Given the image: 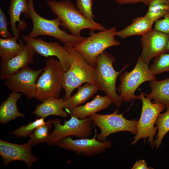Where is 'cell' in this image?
Segmentation results:
<instances>
[{
    "label": "cell",
    "mask_w": 169,
    "mask_h": 169,
    "mask_svg": "<svg viewBox=\"0 0 169 169\" xmlns=\"http://www.w3.org/2000/svg\"><path fill=\"white\" fill-rule=\"evenodd\" d=\"M96 136L91 139L85 138L75 140L69 136L60 140L56 145L64 149L72 151L77 155L87 157H91L100 154L112 146L111 141H100L96 139Z\"/></svg>",
    "instance_id": "12"
},
{
    "label": "cell",
    "mask_w": 169,
    "mask_h": 169,
    "mask_svg": "<svg viewBox=\"0 0 169 169\" xmlns=\"http://www.w3.org/2000/svg\"><path fill=\"white\" fill-rule=\"evenodd\" d=\"M18 38L14 36L0 38V57L1 59H9L18 54L23 49L22 42L18 43Z\"/></svg>",
    "instance_id": "24"
},
{
    "label": "cell",
    "mask_w": 169,
    "mask_h": 169,
    "mask_svg": "<svg viewBox=\"0 0 169 169\" xmlns=\"http://www.w3.org/2000/svg\"><path fill=\"white\" fill-rule=\"evenodd\" d=\"M151 92L145 96L153 100L154 103L169 107V78L160 81L156 80L150 81Z\"/></svg>",
    "instance_id": "22"
},
{
    "label": "cell",
    "mask_w": 169,
    "mask_h": 169,
    "mask_svg": "<svg viewBox=\"0 0 169 169\" xmlns=\"http://www.w3.org/2000/svg\"><path fill=\"white\" fill-rule=\"evenodd\" d=\"M167 0V1H168V2H169V0Z\"/></svg>",
    "instance_id": "37"
},
{
    "label": "cell",
    "mask_w": 169,
    "mask_h": 169,
    "mask_svg": "<svg viewBox=\"0 0 169 169\" xmlns=\"http://www.w3.org/2000/svg\"><path fill=\"white\" fill-rule=\"evenodd\" d=\"M22 40L30 46L35 52L44 57L55 56L60 62L65 71L70 68L71 57L65 47L56 42H47L40 38H35L23 35Z\"/></svg>",
    "instance_id": "13"
},
{
    "label": "cell",
    "mask_w": 169,
    "mask_h": 169,
    "mask_svg": "<svg viewBox=\"0 0 169 169\" xmlns=\"http://www.w3.org/2000/svg\"><path fill=\"white\" fill-rule=\"evenodd\" d=\"M52 126L49 120L46 124L38 127L30 134L29 140L33 145L45 142Z\"/></svg>",
    "instance_id": "27"
},
{
    "label": "cell",
    "mask_w": 169,
    "mask_h": 169,
    "mask_svg": "<svg viewBox=\"0 0 169 169\" xmlns=\"http://www.w3.org/2000/svg\"><path fill=\"white\" fill-rule=\"evenodd\" d=\"M169 12V2L167 0H152L145 15L155 23Z\"/></svg>",
    "instance_id": "25"
},
{
    "label": "cell",
    "mask_w": 169,
    "mask_h": 169,
    "mask_svg": "<svg viewBox=\"0 0 169 169\" xmlns=\"http://www.w3.org/2000/svg\"><path fill=\"white\" fill-rule=\"evenodd\" d=\"M45 118L41 117L37 119L34 121L30 122L27 125H23L11 133L12 134L19 137H26L29 135L38 127L45 124Z\"/></svg>",
    "instance_id": "29"
},
{
    "label": "cell",
    "mask_w": 169,
    "mask_h": 169,
    "mask_svg": "<svg viewBox=\"0 0 169 169\" xmlns=\"http://www.w3.org/2000/svg\"><path fill=\"white\" fill-rule=\"evenodd\" d=\"M30 10V18L33 23V28L29 36L35 38L40 35H47L59 40L68 46L74 47L80 43L86 38L74 36L61 29L59 26L61 23L57 17L53 19L43 18L35 11L33 0H28Z\"/></svg>",
    "instance_id": "5"
},
{
    "label": "cell",
    "mask_w": 169,
    "mask_h": 169,
    "mask_svg": "<svg viewBox=\"0 0 169 169\" xmlns=\"http://www.w3.org/2000/svg\"><path fill=\"white\" fill-rule=\"evenodd\" d=\"M163 18L155 23L154 29L169 34V12Z\"/></svg>",
    "instance_id": "32"
},
{
    "label": "cell",
    "mask_w": 169,
    "mask_h": 169,
    "mask_svg": "<svg viewBox=\"0 0 169 169\" xmlns=\"http://www.w3.org/2000/svg\"><path fill=\"white\" fill-rule=\"evenodd\" d=\"M120 84L117 89L119 96L123 101L128 102L133 100L140 99V95L135 92L144 82L156 79L155 75L150 71L140 56L134 68L131 71H125L120 76Z\"/></svg>",
    "instance_id": "8"
},
{
    "label": "cell",
    "mask_w": 169,
    "mask_h": 169,
    "mask_svg": "<svg viewBox=\"0 0 169 169\" xmlns=\"http://www.w3.org/2000/svg\"><path fill=\"white\" fill-rule=\"evenodd\" d=\"M115 60L114 56L105 51L98 57L95 67L96 84L99 90L105 92L112 100L113 103L120 107L123 101L116 92V81L128 64L125 65L120 71H116L113 67Z\"/></svg>",
    "instance_id": "3"
},
{
    "label": "cell",
    "mask_w": 169,
    "mask_h": 169,
    "mask_svg": "<svg viewBox=\"0 0 169 169\" xmlns=\"http://www.w3.org/2000/svg\"><path fill=\"white\" fill-rule=\"evenodd\" d=\"M145 94L141 91L140 95L142 101V107L140 117L137 123V133L134 137L132 145H135L141 139H144L145 142L147 138L152 148L154 147L155 140L157 128L155 126L159 115L166 107L158 103H153L151 100L146 97Z\"/></svg>",
    "instance_id": "7"
},
{
    "label": "cell",
    "mask_w": 169,
    "mask_h": 169,
    "mask_svg": "<svg viewBox=\"0 0 169 169\" xmlns=\"http://www.w3.org/2000/svg\"><path fill=\"white\" fill-rule=\"evenodd\" d=\"M35 52L29 45H24L22 50L16 55L8 60L0 61V78L5 80L21 69L32 64Z\"/></svg>",
    "instance_id": "16"
},
{
    "label": "cell",
    "mask_w": 169,
    "mask_h": 169,
    "mask_svg": "<svg viewBox=\"0 0 169 169\" xmlns=\"http://www.w3.org/2000/svg\"><path fill=\"white\" fill-rule=\"evenodd\" d=\"M132 169H153L152 167H148L147 163L145 160H139L136 161L133 165Z\"/></svg>",
    "instance_id": "33"
},
{
    "label": "cell",
    "mask_w": 169,
    "mask_h": 169,
    "mask_svg": "<svg viewBox=\"0 0 169 169\" xmlns=\"http://www.w3.org/2000/svg\"><path fill=\"white\" fill-rule=\"evenodd\" d=\"M116 28L115 26L100 31H92L90 36L73 47L91 65L95 67L98 57L109 47L120 45L115 38Z\"/></svg>",
    "instance_id": "6"
},
{
    "label": "cell",
    "mask_w": 169,
    "mask_h": 169,
    "mask_svg": "<svg viewBox=\"0 0 169 169\" xmlns=\"http://www.w3.org/2000/svg\"><path fill=\"white\" fill-rule=\"evenodd\" d=\"M44 69L34 70L27 66L6 79L3 84L12 92L21 93L31 99L35 97L37 79Z\"/></svg>",
    "instance_id": "11"
},
{
    "label": "cell",
    "mask_w": 169,
    "mask_h": 169,
    "mask_svg": "<svg viewBox=\"0 0 169 169\" xmlns=\"http://www.w3.org/2000/svg\"><path fill=\"white\" fill-rule=\"evenodd\" d=\"M152 0H141V2L143 3L145 5H149Z\"/></svg>",
    "instance_id": "35"
},
{
    "label": "cell",
    "mask_w": 169,
    "mask_h": 169,
    "mask_svg": "<svg viewBox=\"0 0 169 169\" xmlns=\"http://www.w3.org/2000/svg\"><path fill=\"white\" fill-rule=\"evenodd\" d=\"M8 12L13 36L18 38L19 42H21L20 38V29H24L26 27V23H25L24 21L20 20V17L22 13L25 18H30L28 0H10Z\"/></svg>",
    "instance_id": "17"
},
{
    "label": "cell",
    "mask_w": 169,
    "mask_h": 169,
    "mask_svg": "<svg viewBox=\"0 0 169 169\" xmlns=\"http://www.w3.org/2000/svg\"><path fill=\"white\" fill-rule=\"evenodd\" d=\"M71 58V65L64 73L63 88L65 100L71 96L73 91L84 83L96 84L95 67L90 64L73 47L64 44Z\"/></svg>",
    "instance_id": "2"
},
{
    "label": "cell",
    "mask_w": 169,
    "mask_h": 169,
    "mask_svg": "<svg viewBox=\"0 0 169 169\" xmlns=\"http://www.w3.org/2000/svg\"><path fill=\"white\" fill-rule=\"evenodd\" d=\"M33 145L29 140L24 144L20 145L0 140V155L4 166H6L14 161L24 162L28 168L38 161L32 152Z\"/></svg>",
    "instance_id": "15"
},
{
    "label": "cell",
    "mask_w": 169,
    "mask_h": 169,
    "mask_svg": "<svg viewBox=\"0 0 169 169\" xmlns=\"http://www.w3.org/2000/svg\"><path fill=\"white\" fill-rule=\"evenodd\" d=\"M47 3L54 14L60 19L62 27L74 36H81V31L84 29L99 31L105 29L100 23L85 17L69 0H48Z\"/></svg>",
    "instance_id": "1"
},
{
    "label": "cell",
    "mask_w": 169,
    "mask_h": 169,
    "mask_svg": "<svg viewBox=\"0 0 169 169\" xmlns=\"http://www.w3.org/2000/svg\"><path fill=\"white\" fill-rule=\"evenodd\" d=\"M99 90L96 84L87 83L79 87L77 92L66 100V108L69 111L85 103L93 97Z\"/></svg>",
    "instance_id": "23"
},
{
    "label": "cell",
    "mask_w": 169,
    "mask_h": 169,
    "mask_svg": "<svg viewBox=\"0 0 169 169\" xmlns=\"http://www.w3.org/2000/svg\"><path fill=\"white\" fill-rule=\"evenodd\" d=\"M149 69L154 75L169 72V52L164 53L154 58Z\"/></svg>",
    "instance_id": "28"
},
{
    "label": "cell",
    "mask_w": 169,
    "mask_h": 169,
    "mask_svg": "<svg viewBox=\"0 0 169 169\" xmlns=\"http://www.w3.org/2000/svg\"><path fill=\"white\" fill-rule=\"evenodd\" d=\"M21 94L12 92L7 99L0 106V122L5 124L18 117H23L25 114L19 112L17 106L18 100L21 98Z\"/></svg>",
    "instance_id": "20"
},
{
    "label": "cell",
    "mask_w": 169,
    "mask_h": 169,
    "mask_svg": "<svg viewBox=\"0 0 169 169\" xmlns=\"http://www.w3.org/2000/svg\"><path fill=\"white\" fill-rule=\"evenodd\" d=\"M113 103L111 99L107 95H98L90 101L84 105H79L68 112L71 116L83 119L107 108Z\"/></svg>",
    "instance_id": "18"
},
{
    "label": "cell",
    "mask_w": 169,
    "mask_h": 169,
    "mask_svg": "<svg viewBox=\"0 0 169 169\" xmlns=\"http://www.w3.org/2000/svg\"><path fill=\"white\" fill-rule=\"evenodd\" d=\"M166 52L169 53V40L168 42V44L166 48Z\"/></svg>",
    "instance_id": "36"
},
{
    "label": "cell",
    "mask_w": 169,
    "mask_h": 169,
    "mask_svg": "<svg viewBox=\"0 0 169 169\" xmlns=\"http://www.w3.org/2000/svg\"><path fill=\"white\" fill-rule=\"evenodd\" d=\"M36 106L35 110L32 112L36 116L44 118L51 115H55L66 118L68 112L64 109L66 108V100L64 97H51L44 100Z\"/></svg>",
    "instance_id": "19"
},
{
    "label": "cell",
    "mask_w": 169,
    "mask_h": 169,
    "mask_svg": "<svg viewBox=\"0 0 169 169\" xmlns=\"http://www.w3.org/2000/svg\"><path fill=\"white\" fill-rule=\"evenodd\" d=\"M8 28V21L6 15L0 8V35L2 38H6L13 36Z\"/></svg>",
    "instance_id": "31"
},
{
    "label": "cell",
    "mask_w": 169,
    "mask_h": 169,
    "mask_svg": "<svg viewBox=\"0 0 169 169\" xmlns=\"http://www.w3.org/2000/svg\"><path fill=\"white\" fill-rule=\"evenodd\" d=\"M93 0H76V7L88 19L94 21L95 16L93 12Z\"/></svg>",
    "instance_id": "30"
},
{
    "label": "cell",
    "mask_w": 169,
    "mask_h": 169,
    "mask_svg": "<svg viewBox=\"0 0 169 169\" xmlns=\"http://www.w3.org/2000/svg\"><path fill=\"white\" fill-rule=\"evenodd\" d=\"M169 40V34L152 28L141 36L142 52L140 55L149 65L153 58L166 52Z\"/></svg>",
    "instance_id": "14"
},
{
    "label": "cell",
    "mask_w": 169,
    "mask_h": 169,
    "mask_svg": "<svg viewBox=\"0 0 169 169\" xmlns=\"http://www.w3.org/2000/svg\"><path fill=\"white\" fill-rule=\"evenodd\" d=\"M90 117L92 123L100 130V133L96 135L100 141H105L110 135L120 131H128L135 135L137 133V121L126 119L123 114H119L117 108L110 114L95 113Z\"/></svg>",
    "instance_id": "10"
},
{
    "label": "cell",
    "mask_w": 169,
    "mask_h": 169,
    "mask_svg": "<svg viewBox=\"0 0 169 169\" xmlns=\"http://www.w3.org/2000/svg\"><path fill=\"white\" fill-rule=\"evenodd\" d=\"M115 1L120 5L135 4L141 2V0H115Z\"/></svg>",
    "instance_id": "34"
},
{
    "label": "cell",
    "mask_w": 169,
    "mask_h": 169,
    "mask_svg": "<svg viewBox=\"0 0 169 169\" xmlns=\"http://www.w3.org/2000/svg\"><path fill=\"white\" fill-rule=\"evenodd\" d=\"M166 108V111L159 115L155 122L158 132L154 147L156 150L161 146L164 136L169 131V107Z\"/></svg>",
    "instance_id": "26"
},
{
    "label": "cell",
    "mask_w": 169,
    "mask_h": 169,
    "mask_svg": "<svg viewBox=\"0 0 169 169\" xmlns=\"http://www.w3.org/2000/svg\"><path fill=\"white\" fill-rule=\"evenodd\" d=\"M54 126L53 131L49 135L46 143L47 145H56L61 139L70 136H75L79 139L88 138L92 133V123L90 117L79 119L71 116L64 124H61V120H51Z\"/></svg>",
    "instance_id": "9"
},
{
    "label": "cell",
    "mask_w": 169,
    "mask_h": 169,
    "mask_svg": "<svg viewBox=\"0 0 169 169\" xmlns=\"http://www.w3.org/2000/svg\"><path fill=\"white\" fill-rule=\"evenodd\" d=\"M154 23L145 15L138 17L125 28L116 31L115 36L122 39L134 35L141 36L152 28Z\"/></svg>",
    "instance_id": "21"
},
{
    "label": "cell",
    "mask_w": 169,
    "mask_h": 169,
    "mask_svg": "<svg viewBox=\"0 0 169 169\" xmlns=\"http://www.w3.org/2000/svg\"><path fill=\"white\" fill-rule=\"evenodd\" d=\"M65 72L59 60L49 57L38 79L34 97L41 102L50 98H60Z\"/></svg>",
    "instance_id": "4"
}]
</instances>
